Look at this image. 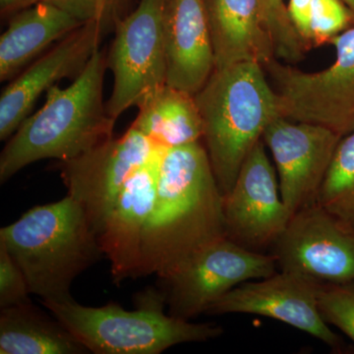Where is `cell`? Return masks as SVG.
I'll use <instances>...</instances> for the list:
<instances>
[{
  "label": "cell",
  "mask_w": 354,
  "mask_h": 354,
  "mask_svg": "<svg viewBox=\"0 0 354 354\" xmlns=\"http://www.w3.org/2000/svg\"><path fill=\"white\" fill-rule=\"evenodd\" d=\"M227 237L223 195L201 142L165 149L142 245L140 277L165 281Z\"/></svg>",
  "instance_id": "6da1fadb"
},
{
  "label": "cell",
  "mask_w": 354,
  "mask_h": 354,
  "mask_svg": "<svg viewBox=\"0 0 354 354\" xmlns=\"http://www.w3.org/2000/svg\"><path fill=\"white\" fill-rule=\"evenodd\" d=\"M106 58L97 50L68 87L53 86L46 102L9 138L0 156V181L46 158L73 160L113 138L115 120L104 104Z\"/></svg>",
  "instance_id": "7a4b0ae2"
},
{
  "label": "cell",
  "mask_w": 354,
  "mask_h": 354,
  "mask_svg": "<svg viewBox=\"0 0 354 354\" xmlns=\"http://www.w3.org/2000/svg\"><path fill=\"white\" fill-rule=\"evenodd\" d=\"M0 243L20 266L31 293L43 302L73 299V281L104 256L85 209L69 195L34 207L2 227Z\"/></svg>",
  "instance_id": "3957f363"
},
{
  "label": "cell",
  "mask_w": 354,
  "mask_h": 354,
  "mask_svg": "<svg viewBox=\"0 0 354 354\" xmlns=\"http://www.w3.org/2000/svg\"><path fill=\"white\" fill-rule=\"evenodd\" d=\"M194 97L202 140L225 196L266 128L281 116L279 95L262 64L241 62L214 70Z\"/></svg>",
  "instance_id": "277c9868"
},
{
  "label": "cell",
  "mask_w": 354,
  "mask_h": 354,
  "mask_svg": "<svg viewBox=\"0 0 354 354\" xmlns=\"http://www.w3.org/2000/svg\"><path fill=\"white\" fill-rule=\"evenodd\" d=\"M139 304L129 311L115 304L88 307L73 299L43 302L88 353L158 354L177 344L207 342L223 334L218 326L165 313V295L156 291L140 295Z\"/></svg>",
  "instance_id": "5b68a950"
},
{
  "label": "cell",
  "mask_w": 354,
  "mask_h": 354,
  "mask_svg": "<svg viewBox=\"0 0 354 354\" xmlns=\"http://www.w3.org/2000/svg\"><path fill=\"white\" fill-rule=\"evenodd\" d=\"M335 59L318 72H304L276 59L266 65L279 95L281 114L330 128L344 137L354 130V27L330 39Z\"/></svg>",
  "instance_id": "8992f818"
},
{
  "label": "cell",
  "mask_w": 354,
  "mask_h": 354,
  "mask_svg": "<svg viewBox=\"0 0 354 354\" xmlns=\"http://www.w3.org/2000/svg\"><path fill=\"white\" fill-rule=\"evenodd\" d=\"M164 2L140 0L133 12L114 25V39L106 58L113 87L106 109L115 120L167 85Z\"/></svg>",
  "instance_id": "52a82bcc"
},
{
  "label": "cell",
  "mask_w": 354,
  "mask_h": 354,
  "mask_svg": "<svg viewBox=\"0 0 354 354\" xmlns=\"http://www.w3.org/2000/svg\"><path fill=\"white\" fill-rule=\"evenodd\" d=\"M274 246L281 271L321 286L354 281V230L317 202L291 216Z\"/></svg>",
  "instance_id": "ba28073f"
},
{
  "label": "cell",
  "mask_w": 354,
  "mask_h": 354,
  "mask_svg": "<svg viewBox=\"0 0 354 354\" xmlns=\"http://www.w3.org/2000/svg\"><path fill=\"white\" fill-rule=\"evenodd\" d=\"M158 149L131 124L118 138L113 137L73 160L59 162L67 195L85 209L97 236L124 184Z\"/></svg>",
  "instance_id": "9c48e42d"
},
{
  "label": "cell",
  "mask_w": 354,
  "mask_h": 354,
  "mask_svg": "<svg viewBox=\"0 0 354 354\" xmlns=\"http://www.w3.org/2000/svg\"><path fill=\"white\" fill-rule=\"evenodd\" d=\"M278 270L274 255H266L221 239L200 253L189 265L165 283L169 314L189 320L207 312L218 298L235 286L268 278Z\"/></svg>",
  "instance_id": "30bf717a"
},
{
  "label": "cell",
  "mask_w": 354,
  "mask_h": 354,
  "mask_svg": "<svg viewBox=\"0 0 354 354\" xmlns=\"http://www.w3.org/2000/svg\"><path fill=\"white\" fill-rule=\"evenodd\" d=\"M342 139L330 128L283 116L266 128L262 140L274 158L279 192L291 216L317 202Z\"/></svg>",
  "instance_id": "8fae6325"
},
{
  "label": "cell",
  "mask_w": 354,
  "mask_h": 354,
  "mask_svg": "<svg viewBox=\"0 0 354 354\" xmlns=\"http://www.w3.org/2000/svg\"><path fill=\"white\" fill-rule=\"evenodd\" d=\"M265 147L262 139L256 144L232 189L223 196L227 239L258 252L274 245L291 218Z\"/></svg>",
  "instance_id": "7c38bea8"
},
{
  "label": "cell",
  "mask_w": 354,
  "mask_h": 354,
  "mask_svg": "<svg viewBox=\"0 0 354 354\" xmlns=\"http://www.w3.org/2000/svg\"><path fill=\"white\" fill-rule=\"evenodd\" d=\"M320 288L311 279L281 271L235 286L214 302L207 312L267 317L307 333L328 346H337L339 337L319 310Z\"/></svg>",
  "instance_id": "4fadbf2b"
},
{
  "label": "cell",
  "mask_w": 354,
  "mask_h": 354,
  "mask_svg": "<svg viewBox=\"0 0 354 354\" xmlns=\"http://www.w3.org/2000/svg\"><path fill=\"white\" fill-rule=\"evenodd\" d=\"M106 28L85 23L37 58L4 88L0 97V140L10 138L44 93L67 77L78 76L99 50Z\"/></svg>",
  "instance_id": "5bb4252c"
},
{
  "label": "cell",
  "mask_w": 354,
  "mask_h": 354,
  "mask_svg": "<svg viewBox=\"0 0 354 354\" xmlns=\"http://www.w3.org/2000/svg\"><path fill=\"white\" fill-rule=\"evenodd\" d=\"M164 150L158 149L130 176L100 232V244L111 262L113 281L118 285L140 277L144 232L155 204Z\"/></svg>",
  "instance_id": "9a60e30c"
},
{
  "label": "cell",
  "mask_w": 354,
  "mask_h": 354,
  "mask_svg": "<svg viewBox=\"0 0 354 354\" xmlns=\"http://www.w3.org/2000/svg\"><path fill=\"white\" fill-rule=\"evenodd\" d=\"M167 85L195 95L216 68L204 0H165Z\"/></svg>",
  "instance_id": "2e32d148"
},
{
  "label": "cell",
  "mask_w": 354,
  "mask_h": 354,
  "mask_svg": "<svg viewBox=\"0 0 354 354\" xmlns=\"http://www.w3.org/2000/svg\"><path fill=\"white\" fill-rule=\"evenodd\" d=\"M216 68L276 59L262 0H204ZM215 68V69H216Z\"/></svg>",
  "instance_id": "e0dca14e"
},
{
  "label": "cell",
  "mask_w": 354,
  "mask_h": 354,
  "mask_svg": "<svg viewBox=\"0 0 354 354\" xmlns=\"http://www.w3.org/2000/svg\"><path fill=\"white\" fill-rule=\"evenodd\" d=\"M84 23L62 9L38 2L17 11L0 38V80L13 78L26 64Z\"/></svg>",
  "instance_id": "ac0fdd59"
},
{
  "label": "cell",
  "mask_w": 354,
  "mask_h": 354,
  "mask_svg": "<svg viewBox=\"0 0 354 354\" xmlns=\"http://www.w3.org/2000/svg\"><path fill=\"white\" fill-rule=\"evenodd\" d=\"M133 127L153 145L176 148L200 142L203 122L194 95L165 85L138 106Z\"/></svg>",
  "instance_id": "d6986e66"
},
{
  "label": "cell",
  "mask_w": 354,
  "mask_h": 354,
  "mask_svg": "<svg viewBox=\"0 0 354 354\" xmlns=\"http://www.w3.org/2000/svg\"><path fill=\"white\" fill-rule=\"evenodd\" d=\"M87 353L88 349L57 318L51 320L32 301L0 312L1 354Z\"/></svg>",
  "instance_id": "ffe728a7"
},
{
  "label": "cell",
  "mask_w": 354,
  "mask_h": 354,
  "mask_svg": "<svg viewBox=\"0 0 354 354\" xmlns=\"http://www.w3.org/2000/svg\"><path fill=\"white\" fill-rule=\"evenodd\" d=\"M317 204L354 230V130L339 142Z\"/></svg>",
  "instance_id": "44dd1931"
},
{
  "label": "cell",
  "mask_w": 354,
  "mask_h": 354,
  "mask_svg": "<svg viewBox=\"0 0 354 354\" xmlns=\"http://www.w3.org/2000/svg\"><path fill=\"white\" fill-rule=\"evenodd\" d=\"M266 21L274 43L276 57L295 62L304 57L308 46L291 23L283 0H262Z\"/></svg>",
  "instance_id": "7402d4cb"
},
{
  "label": "cell",
  "mask_w": 354,
  "mask_h": 354,
  "mask_svg": "<svg viewBox=\"0 0 354 354\" xmlns=\"http://www.w3.org/2000/svg\"><path fill=\"white\" fill-rule=\"evenodd\" d=\"M318 305L324 320L354 342V286L351 283L321 286Z\"/></svg>",
  "instance_id": "603a6c76"
},
{
  "label": "cell",
  "mask_w": 354,
  "mask_h": 354,
  "mask_svg": "<svg viewBox=\"0 0 354 354\" xmlns=\"http://www.w3.org/2000/svg\"><path fill=\"white\" fill-rule=\"evenodd\" d=\"M353 18V13L342 0H314L311 46H321L346 31Z\"/></svg>",
  "instance_id": "cb8c5ba5"
},
{
  "label": "cell",
  "mask_w": 354,
  "mask_h": 354,
  "mask_svg": "<svg viewBox=\"0 0 354 354\" xmlns=\"http://www.w3.org/2000/svg\"><path fill=\"white\" fill-rule=\"evenodd\" d=\"M38 2L57 6L84 24L97 22L106 29L120 19V13L124 0H23L18 11Z\"/></svg>",
  "instance_id": "d4e9b609"
},
{
  "label": "cell",
  "mask_w": 354,
  "mask_h": 354,
  "mask_svg": "<svg viewBox=\"0 0 354 354\" xmlns=\"http://www.w3.org/2000/svg\"><path fill=\"white\" fill-rule=\"evenodd\" d=\"M24 272L3 244L0 243V308L31 301Z\"/></svg>",
  "instance_id": "484cf974"
},
{
  "label": "cell",
  "mask_w": 354,
  "mask_h": 354,
  "mask_svg": "<svg viewBox=\"0 0 354 354\" xmlns=\"http://www.w3.org/2000/svg\"><path fill=\"white\" fill-rule=\"evenodd\" d=\"M314 0H290L288 15L298 35L307 46H311V18Z\"/></svg>",
  "instance_id": "4316f807"
},
{
  "label": "cell",
  "mask_w": 354,
  "mask_h": 354,
  "mask_svg": "<svg viewBox=\"0 0 354 354\" xmlns=\"http://www.w3.org/2000/svg\"><path fill=\"white\" fill-rule=\"evenodd\" d=\"M23 0H0L2 13L17 12Z\"/></svg>",
  "instance_id": "83f0119b"
},
{
  "label": "cell",
  "mask_w": 354,
  "mask_h": 354,
  "mask_svg": "<svg viewBox=\"0 0 354 354\" xmlns=\"http://www.w3.org/2000/svg\"><path fill=\"white\" fill-rule=\"evenodd\" d=\"M342 1L351 9V12H353L354 15V0H342Z\"/></svg>",
  "instance_id": "f1b7e54d"
}]
</instances>
